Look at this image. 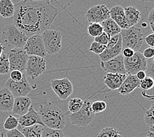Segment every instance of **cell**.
Here are the masks:
<instances>
[{
  "label": "cell",
  "instance_id": "obj_1",
  "mask_svg": "<svg viewBox=\"0 0 154 137\" xmlns=\"http://www.w3.org/2000/svg\"><path fill=\"white\" fill-rule=\"evenodd\" d=\"M59 10L50 1L25 0L15 5L13 24L28 37L49 30Z\"/></svg>",
  "mask_w": 154,
  "mask_h": 137
},
{
  "label": "cell",
  "instance_id": "obj_2",
  "mask_svg": "<svg viewBox=\"0 0 154 137\" xmlns=\"http://www.w3.org/2000/svg\"><path fill=\"white\" fill-rule=\"evenodd\" d=\"M38 114L44 126L52 129L63 130L66 125L65 114L57 105L46 103L40 105Z\"/></svg>",
  "mask_w": 154,
  "mask_h": 137
},
{
  "label": "cell",
  "instance_id": "obj_3",
  "mask_svg": "<svg viewBox=\"0 0 154 137\" xmlns=\"http://www.w3.org/2000/svg\"><path fill=\"white\" fill-rule=\"evenodd\" d=\"M26 35L13 24L6 25L2 30L1 42L6 51L15 48H23L28 39Z\"/></svg>",
  "mask_w": 154,
  "mask_h": 137
},
{
  "label": "cell",
  "instance_id": "obj_4",
  "mask_svg": "<svg viewBox=\"0 0 154 137\" xmlns=\"http://www.w3.org/2000/svg\"><path fill=\"white\" fill-rule=\"evenodd\" d=\"M120 34L123 49L128 48L135 52L139 51L143 41V35L139 28L132 26L127 29L121 30Z\"/></svg>",
  "mask_w": 154,
  "mask_h": 137
},
{
  "label": "cell",
  "instance_id": "obj_5",
  "mask_svg": "<svg viewBox=\"0 0 154 137\" xmlns=\"http://www.w3.org/2000/svg\"><path fill=\"white\" fill-rule=\"evenodd\" d=\"M45 51L50 55H54L61 50L62 35L55 30H46L41 34Z\"/></svg>",
  "mask_w": 154,
  "mask_h": 137
},
{
  "label": "cell",
  "instance_id": "obj_6",
  "mask_svg": "<svg viewBox=\"0 0 154 137\" xmlns=\"http://www.w3.org/2000/svg\"><path fill=\"white\" fill-rule=\"evenodd\" d=\"M91 104L89 100H85L82 108L78 112L70 115V121L72 125L86 127L94 120L95 114L91 110Z\"/></svg>",
  "mask_w": 154,
  "mask_h": 137
},
{
  "label": "cell",
  "instance_id": "obj_7",
  "mask_svg": "<svg viewBox=\"0 0 154 137\" xmlns=\"http://www.w3.org/2000/svg\"><path fill=\"white\" fill-rule=\"evenodd\" d=\"M5 53L8 56L10 71L15 70L23 73L25 71L29 56L27 55L23 48L12 49Z\"/></svg>",
  "mask_w": 154,
  "mask_h": 137
},
{
  "label": "cell",
  "instance_id": "obj_8",
  "mask_svg": "<svg viewBox=\"0 0 154 137\" xmlns=\"http://www.w3.org/2000/svg\"><path fill=\"white\" fill-rule=\"evenodd\" d=\"M125 71L128 75H136L139 71H146L147 59L140 51L134 52V55L130 58H124Z\"/></svg>",
  "mask_w": 154,
  "mask_h": 137
},
{
  "label": "cell",
  "instance_id": "obj_9",
  "mask_svg": "<svg viewBox=\"0 0 154 137\" xmlns=\"http://www.w3.org/2000/svg\"><path fill=\"white\" fill-rule=\"evenodd\" d=\"M23 49L29 56L34 55L44 58L47 55L41 34H34L28 38Z\"/></svg>",
  "mask_w": 154,
  "mask_h": 137
},
{
  "label": "cell",
  "instance_id": "obj_10",
  "mask_svg": "<svg viewBox=\"0 0 154 137\" xmlns=\"http://www.w3.org/2000/svg\"><path fill=\"white\" fill-rule=\"evenodd\" d=\"M46 69L45 59L38 56L31 55L29 57L26 67V75L34 80L41 75Z\"/></svg>",
  "mask_w": 154,
  "mask_h": 137
},
{
  "label": "cell",
  "instance_id": "obj_11",
  "mask_svg": "<svg viewBox=\"0 0 154 137\" xmlns=\"http://www.w3.org/2000/svg\"><path fill=\"white\" fill-rule=\"evenodd\" d=\"M50 86L57 97L61 100L67 99L73 92L72 84L67 78L52 80Z\"/></svg>",
  "mask_w": 154,
  "mask_h": 137
},
{
  "label": "cell",
  "instance_id": "obj_12",
  "mask_svg": "<svg viewBox=\"0 0 154 137\" xmlns=\"http://www.w3.org/2000/svg\"><path fill=\"white\" fill-rule=\"evenodd\" d=\"M5 87L12 93L13 96H26L32 90L30 84L28 81L26 73H23L22 80L19 82H14L11 79H9L5 83Z\"/></svg>",
  "mask_w": 154,
  "mask_h": 137
},
{
  "label": "cell",
  "instance_id": "obj_13",
  "mask_svg": "<svg viewBox=\"0 0 154 137\" xmlns=\"http://www.w3.org/2000/svg\"><path fill=\"white\" fill-rule=\"evenodd\" d=\"M86 19L90 23H101L110 18L109 9L105 5H94L87 11Z\"/></svg>",
  "mask_w": 154,
  "mask_h": 137
},
{
  "label": "cell",
  "instance_id": "obj_14",
  "mask_svg": "<svg viewBox=\"0 0 154 137\" xmlns=\"http://www.w3.org/2000/svg\"><path fill=\"white\" fill-rule=\"evenodd\" d=\"M100 66L107 73H119L127 75L124 65V57L122 55L107 61H101Z\"/></svg>",
  "mask_w": 154,
  "mask_h": 137
},
{
  "label": "cell",
  "instance_id": "obj_15",
  "mask_svg": "<svg viewBox=\"0 0 154 137\" xmlns=\"http://www.w3.org/2000/svg\"><path fill=\"white\" fill-rule=\"evenodd\" d=\"M19 124L21 128L29 127L36 125H41L44 126V123L41 120L40 115L38 112L34 110L32 105H31L28 113L23 116H20L18 119Z\"/></svg>",
  "mask_w": 154,
  "mask_h": 137
},
{
  "label": "cell",
  "instance_id": "obj_16",
  "mask_svg": "<svg viewBox=\"0 0 154 137\" xmlns=\"http://www.w3.org/2000/svg\"><path fill=\"white\" fill-rule=\"evenodd\" d=\"M32 105V100L28 96L15 98L12 112L13 114L23 116L28 113Z\"/></svg>",
  "mask_w": 154,
  "mask_h": 137
},
{
  "label": "cell",
  "instance_id": "obj_17",
  "mask_svg": "<svg viewBox=\"0 0 154 137\" xmlns=\"http://www.w3.org/2000/svg\"><path fill=\"white\" fill-rule=\"evenodd\" d=\"M110 18L116 23L121 30L127 29L129 28L125 14L124 8L121 5H115L109 10Z\"/></svg>",
  "mask_w": 154,
  "mask_h": 137
},
{
  "label": "cell",
  "instance_id": "obj_18",
  "mask_svg": "<svg viewBox=\"0 0 154 137\" xmlns=\"http://www.w3.org/2000/svg\"><path fill=\"white\" fill-rule=\"evenodd\" d=\"M127 75L119 73H107L103 77V83L110 90H118L123 83Z\"/></svg>",
  "mask_w": 154,
  "mask_h": 137
},
{
  "label": "cell",
  "instance_id": "obj_19",
  "mask_svg": "<svg viewBox=\"0 0 154 137\" xmlns=\"http://www.w3.org/2000/svg\"><path fill=\"white\" fill-rule=\"evenodd\" d=\"M15 97L12 93L4 87L0 90V111H12Z\"/></svg>",
  "mask_w": 154,
  "mask_h": 137
},
{
  "label": "cell",
  "instance_id": "obj_20",
  "mask_svg": "<svg viewBox=\"0 0 154 137\" xmlns=\"http://www.w3.org/2000/svg\"><path fill=\"white\" fill-rule=\"evenodd\" d=\"M140 81L136 75H127L123 83L117 90L118 92L122 95H127L133 92L136 89L140 86Z\"/></svg>",
  "mask_w": 154,
  "mask_h": 137
},
{
  "label": "cell",
  "instance_id": "obj_21",
  "mask_svg": "<svg viewBox=\"0 0 154 137\" xmlns=\"http://www.w3.org/2000/svg\"><path fill=\"white\" fill-rule=\"evenodd\" d=\"M122 50V38L121 36L119 38L117 44L114 47L107 49L105 50L102 54L99 55V58L101 61H107L111 59L117 57L118 55H121Z\"/></svg>",
  "mask_w": 154,
  "mask_h": 137
},
{
  "label": "cell",
  "instance_id": "obj_22",
  "mask_svg": "<svg viewBox=\"0 0 154 137\" xmlns=\"http://www.w3.org/2000/svg\"><path fill=\"white\" fill-rule=\"evenodd\" d=\"M124 11L129 28L134 26L141 19L140 11L133 6L127 7L124 9Z\"/></svg>",
  "mask_w": 154,
  "mask_h": 137
},
{
  "label": "cell",
  "instance_id": "obj_23",
  "mask_svg": "<svg viewBox=\"0 0 154 137\" xmlns=\"http://www.w3.org/2000/svg\"><path fill=\"white\" fill-rule=\"evenodd\" d=\"M101 24V26L103 27L104 33L107 34L110 37H112L115 35L119 34L121 32V29L119 26L118 24L111 18L103 21Z\"/></svg>",
  "mask_w": 154,
  "mask_h": 137
},
{
  "label": "cell",
  "instance_id": "obj_24",
  "mask_svg": "<svg viewBox=\"0 0 154 137\" xmlns=\"http://www.w3.org/2000/svg\"><path fill=\"white\" fill-rule=\"evenodd\" d=\"M15 13V5L11 0L0 1V15L3 18H11Z\"/></svg>",
  "mask_w": 154,
  "mask_h": 137
},
{
  "label": "cell",
  "instance_id": "obj_25",
  "mask_svg": "<svg viewBox=\"0 0 154 137\" xmlns=\"http://www.w3.org/2000/svg\"><path fill=\"white\" fill-rule=\"evenodd\" d=\"M44 126L41 125H36L29 127L21 128L20 131L24 137H41Z\"/></svg>",
  "mask_w": 154,
  "mask_h": 137
},
{
  "label": "cell",
  "instance_id": "obj_26",
  "mask_svg": "<svg viewBox=\"0 0 154 137\" xmlns=\"http://www.w3.org/2000/svg\"><path fill=\"white\" fill-rule=\"evenodd\" d=\"M84 104V100L80 98H75L69 100L68 104V110L71 114L78 112L82 108Z\"/></svg>",
  "mask_w": 154,
  "mask_h": 137
},
{
  "label": "cell",
  "instance_id": "obj_27",
  "mask_svg": "<svg viewBox=\"0 0 154 137\" xmlns=\"http://www.w3.org/2000/svg\"><path fill=\"white\" fill-rule=\"evenodd\" d=\"M10 71L8 54L3 52L0 57V75H6Z\"/></svg>",
  "mask_w": 154,
  "mask_h": 137
},
{
  "label": "cell",
  "instance_id": "obj_28",
  "mask_svg": "<svg viewBox=\"0 0 154 137\" xmlns=\"http://www.w3.org/2000/svg\"><path fill=\"white\" fill-rule=\"evenodd\" d=\"M87 30L90 36L94 38L100 36L103 33V27L100 23H90L87 28Z\"/></svg>",
  "mask_w": 154,
  "mask_h": 137
},
{
  "label": "cell",
  "instance_id": "obj_29",
  "mask_svg": "<svg viewBox=\"0 0 154 137\" xmlns=\"http://www.w3.org/2000/svg\"><path fill=\"white\" fill-rule=\"evenodd\" d=\"M62 130L52 129L44 126L41 137H64Z\"/></svg>",
  "mask_w": 154,
  "mask_h": 137
},
{
  "label": "cell",
  "instance_id": "obj_30",
  "mask_svg": "<svg viewBox=\"0 0 154 137\" xmlns=\"http://www.w3.org/2000/svg\"><path fill=\"white\" fill-rule=\"evenodd\" d=\"M19 125L18 119H17L14 116L10 115L9 117L6 119L4 123H3V127L7 131H11V130L17 129Z\"/></svg>",
  "mask_w": 154,
  "mask_h": 137
},
{
  "label": "cell",
  "instance_id": "obj_31",
  "mask_svg": "<svg viewBox=\"0 0 154 137\" xmlns=\"http://www.w3.org/2000/svg\"><path fill=\"white\" fill-rule=\"evenodd\" d=\"M107 108V104L102 100H96L91 104V110L94 114L101 113L106 110Z\"/></svg>",
  "mask_w": 154,
  "mask_h": 137
},
{
  "label": "cell",
  "instance_id": "obj_32",
  "mask_svg": "<svg viewBox=\"0 0 154 137\" xmlns=\"http://www.w3.org/2000/svg\"><path fill=\"white\" fill-rule=\"evenodd\" d=\"M143 119L145 123L149 127L154 125V103L151 105L149 110L145 112Z\"/></svg>",
  "mask_w": 154,
  "mask_h": 137
},
{
  "label": "cell",
  "instance_id": "obj_33",
  "mask_svg": "<svg viewBox=\"0 0 154 137\" xmlns=\"http://www.w3.org/2000/svg\"><path fill=\"white\" fill-rule=\"evenodd\" d=\"M106 48H107L106 45L99 44L97 43V42L94 41L90 45L89 51L93 52L94 54L99 55L101 54H102V53L106 50Z\"/></svg>",
  "mask_w": 154,
  "mask_h": 137
},
{
  "label": "cell",
  "instance_id": "obj_34",
  "mask_svg": "<svg viewBox=\"0 0 154 137\" xmlns=\"http://www.w3.org/2000/svg\"><path fill=\"white\" fill-rule=\"evenodd\" d=\"M117 131L116 129L108 126V127L101 129L97 134V137H113Z\"/></svg>",
  "mask_w": 154,
  "mask_h": 137
},
{
  "label": "cell",
  "instance_id": "obj_35",
  "mask_svg": "<svg viewBox=\"0 0 154 137\" xmlns=\"http://www.w3.org/2000/svg\"><path fill=\"white\" fill-rule=\"evenodd\" d=\"M140 86L143 90H151L154 86V80L152 77L146 76L144 79H143L140 81Z\"/></svg>",
  "mask_w": 154,
  "mask_h": 137
},
{
  "label": "cell",
  "instance_id": "obj_36",
  "mask_svg": "<svg viewBox=\"0 0 154 137\" xmlns=\"http://www.w3.org/2000/svg\"><path fill=\"white\" fill-rule=\"evenodd\" d=\"M109 38H110V36L109 35L103 32V33L101 34H100V36L94 38V42H97V43L101 44L107 45V44H108V42L109 40Z\"/></svg>",
  "mask_w": 154,
  "mask_h": 137
},
{
  "label": "cell",
  "instance_id": "obj_37",
  "mask_svg": "<svg viewBox=\"0 0 154 137\" xmlns=\"http://www.w3.org/2000/svg\"><path fill=\"white\" fill-rule=\"evenodd\" d=\"M23 72L20 71H12L10 73V76L9 79H11L14 82H19L22 80L23 77Z\"/></svg>",
  "mask_w": 154,
  "mask_h": 137
},
{
  "label": "cell",
  "instance_id": "obj_38",
  "mask_svg": "<svg viewBox=\"0 0 154 137\" xmlns=\"http://www.w3.org/2000/svg\"><path fill=\"white\" fill-rule=\"evenodd\" d=\"M121 37V34H117V35H115V36H113L112 37H110L109 38V40L108 42V44H107L106 47L107 49H109L114 47L115 45L117 44V42L119 40V38Z\"/></svg>",
  "mask_w": 154,
  "mask_h": 137
},
{
  "label": "cell",
  "instance_id": "obj_39",
  "mask_svg": "<svg viewBox=\"0 0 154 137\" xmlns=\"http://www.w3.org/2000/svg\"><path fill=\"white\" fill-rule=\"evenodd\" d=\"M142 55L143 57L147 59V60L152 59L154 57V48L151 47H148L146 48L145 50H143Z\"/></svg>",
  "mask_w": 154,
  "mask_h": 137
},
{
  "label": "cell",
  "instance_id": "obj_40",
  "mask_svg": "<svg viewBox=\"0 0 154 137\" xmlns=\"http://www.w3.org/2000/svg\"><path fill=\"white\" fill-rule=\"evenodd\" d=\"M7 137H24L23 133L18 129H13L7 132Z\"/></svg>",
  "mask_w": 154,
  "mask_h": 137
},
{
  "label": "cell",
  "instance_id": "obj_41",
  "mask_svg": "<svg viewBox=\"0 0 154 137\" xmlns=\"http://www.w3.org/2000/svg\"><path fill=\"white\" fill-rule=\"evenodd\" d=\"M134 51L132 50L131 48H124L122 50V55L123 56L124 58H130L132 57L134 54Z\"/></svg>",
  "mask_w": 154,
  "mask_h": 137
},
{
  "label": "cell",
  "instance_id": "obj_42",
  "mask_svg": "<svg viewBox=\"0 0 154 137\" xmlns=\"http://www.w3.org/2000/svg\"><path fill=\"white\" fill-rule=\"evenodd\" d=\"M145 42L149 47L154 48V34H150L145 38Z\"/></svg>",
  "mask_w": 154,
  "mask_h": 137
},
{
  "label": "cell",
  "instance_id": "obj_43",
  "mask_svg": "<svg viewBox=\"0 0 154 137\" xmlns=\"http://www.w3.org/2000/svg\"><path fill=\"white\" fill-rule=\"evenodd\" d=\"M136 77H137V79L140 80V81H141L143 79H144L146 77V71H139L137 73H136Z\"/></svg>",
  "mask_w": 154,
  "mask_h": 137
},
{
  "label": "cell",
  "instance_id": "obj_44",
  "mask_svg": "<svg viewBox=\"0 0 154 137\" xmlns=\"http://www.w3.org/2000/svg\"><path fill=\"white\" fill-rule=\"evenodd\" d=\"M148 21L149 23H154V8L150 10L148 14Z\"/></svg>",
  "mask_w": 154,
  "mask_h": 137
},
{
  "label": "cell",
  "instance_id": "obj_45",
  "mask_svg": "<svg viewBox=\"0 0 154 137\" xmlns=\"http://www.w3.org/2000/svg\"><path fill=\"white\" fill-rule=\"evenodd\" d=\"M143 137H154V132L148 131Z\"/></svg>",
  "mask_w": 154,
  "mask_h": 137
},
{
  "label": "cell",
  "instance_id": "obj_46",
  "mask_svg": "<svg viewBox=\"0 0 154 137\" xmlns=\"http://www.w3.org/2000/svg\"><path fill=\"white\" fill-rule=\"evenodd\" d=\"M5 50V47L3 46V44H2L1 43H0V57H1V55L3 54V51H4Z\"/></svg>",
  "mask_w": 154,
  "mask_h": 137
},
{
  "label": "cell",
  "instance_id": "obj_47",
  "mask_svg": "<svg viewBox=\"0 0 154 137\" xmlns=\"http://www.w3.org/2000/svg\"><path fill=\"white\" fill-rule=\"evenodd\" d=\"M113 137H122V133L121 132H119V131H117V133L116 134H115L114 136H113Z\"/></svg>",
  "mask_w": 154,
  "mask_h": 137
},
{
  "label": "cell",
  "instance_id": "obj_48",
  "mask_svg": "<svg viewBox=\"0 0 154 137\" xmlns=\"http://www.w3.org/2000/svg\"><path fill=\"white\" fill-rule=\"evenodd\" d=\"M149 25H150V28H151V29L154 34V23H149Z\"/></svg>",
  "mask_w": 154,
  "mask_h": 137
},
{
  "label": "cell",
  "instance_id": "obj_49",
  "mask_svg": "<svg viewBox=\"0 0 154 137\" xmlns=\"http://www.w3.org/2000/svg\"><path fill=\"white\" fill-rule=\"evenodd\" d=\"M149 131L154 132V125L150 126V127H149Z\"/></svg>",
  "mask_w": 154,
  "mask_h": 137
},
{
  "label": "cell",
  "instance_id": "obj_50",
  "mask_svg": "<svg viewBox=\"0 0 154 137\" xmlns=\"http://www.w3.org/2000/svg\"><path fill=\"white\" fill-rule=\"evenodd\" d=\"M152 59V61H153V63H154V57H153V58Z\"/></svg>",
  "mask_w": 154,
  "mask_h": 137
},
{
  "label": "cell",
  "instance_id": "obj_51",
  "mask_svg": "<svg viewBox=\"0 0 154 137\" xmlns=\"http://www.w3.org/2000/svg\"><path fill=\"white\" fill-rule=\"evenodd\" d=\"M2 137H4L3 136V134H2Z\"/></svg>",
  "mask_w": 154,
  "mask_h": 137
},
{
  "label": "cell",
  "instance_id": "obj_52",
  "mask_svg": "<svg viewBox=\"0 0 154 137\" xmlns=\"http://www.w3.org/2000/svg\"><path fill=\"white\" fill-rule=\"evenodd\" d=\"M64 137H69V136H65Z\"/></svg>",
  "mask_w": 154,
  "mask_h": 137
}]
</instances>
